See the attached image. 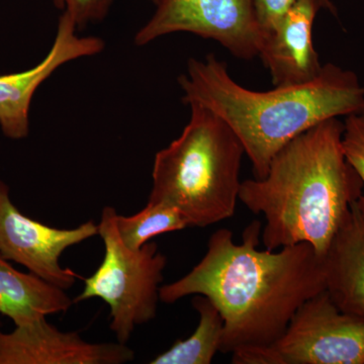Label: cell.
<instances>
[{
    "label": "cell",
    "mask_w": 364,
    "mask_h": 364,
    "mask_svg": "<svg viewBox=\"0 0 364 364\" xmlns=\"http://www.w3.org/2000/svg\"><path fill=\"white\" fill-rule=\"evenodd\" d=\"M261 231L254 221L235 243L229 229L218 230L203 259L160 287L165 304L195 294L213 301L224 318L221 353L273 343L299 306L326 289L324 260L310 244L259 250Z\"/></svg>",
    "instance_id": "cell-1"
},
{
    "label": "cell",
    "mask_w": 364,
    "mask_h": 364,
    "mask_svg": "<svg viewBox=\"0 0 364 364\" xmlns=\"http://www.w3.org/2000/svg\"><path fill=\"white\" fill-rule=\"evenodd\" d=\"M344 124L327 119L275 154L262 178L242 181L239 200L262 215L268 250L308 243L324 257L363 183L345 157Z\"/></svg>",
    "instance_id": "cell-2"
},
{
    "label": "cell",
    "mask_w": 364,
    "mask_h": 364,
    "mask_svg": "<svg viewBox=\"0 0 364 364\" xmlns=\"http://www.w3.org/2000/svg\"><path fill=\"white\" fill-rule=\"evenodd\" d=\"M186 104L203 105L221 117L238 136L254 177L267 176L272 158L313 127L364 111V87L353 71L323 65L305 85L256 91L239 85L214 54L191 59L178 77Z\"/></svg>",
    "instance_id": "cell-3"
},
{
    "label": "cell",
    "mask_w": 364,
    "mask_h": 364,
    "mask_svg": "<svg viewBox=\"0 0 364 364\" xmlns=\"http://www.w3.org/2000/svg\"><path fill=\"white\" fill-rule=\"evenodd\" d=\"M178 138L160 150L152 170L149 203L181 210L189 227H208L233 217L245 155L224 121L198 104Z\"/></svg>",
    "instance_id": "cell-4"
},
{
    "label": "cell",
    "mask_w": 364,
    "mask_h": 364,
    "mask_svg": "<svg viewBox=\"0 0 364 364\" xmlns=\"http://www.w3.org/2000/svg\"><path fill=\"white\" fill-rule=\"evenodd\" d=\"M117 210H102L98 224L105 244L102 264L85 279V289L74 304L100 298L111 309V327L117 342L127 344L136 326L154 320L160 301V284L167 258L158 251L155 242L139 250L127 247L117 228Z\"/></svg>",
    "instance_id": "cell-5"
},
{
    "label": "cell",
    "mask_w": 364,
    "mask_h": 364,
    "mask_svg": "<svg viewBox=\"0 0 364 364\" xmlns=\"http://www.w3.org/2000/svg\"><path fill=\"white\" fill-rule=\"evenodd\" d=\"M234 364H364V320L340 310L328 291L309 299L273 343L232 353Z\"/></svg>",
    "instance_id": "cell-6"
},
{
    "label": "cell",
    "mask_w": 364,
    "mask_h": 364,
    "mask_svg": "<svg viewBox=\"0 0 364 364\" xmlns=\"http://www.w3.org/2000/svg\"><path fill=\"white\" fill-rule=\"evenodd\" d=\"M174 33L215 41L242 60L258 56L263 38L254 0H159L134 43L146 46Z\"/></svg>",
    "instance_id": "cell-7"
},
{
    "label": "cell",
    "mask_w": 364,
    "mask_h": 364,
    "mask_svg": "<svg viewBox=\"0 0 364 364\" xmlns=\"http://www.w3.org/2000/svg\"><path fill=\"white\" fill-rule=\"evenodd\" d=\"M95 235L100 230L93 221L74 229H57L26 217L11 202L9 186L0 181V255L4 259L66 291L79 275L62 267V254Z\"/></svg>",
    "instance_id": "cell-8"
},
{
    "label": "cell",
    "mask_w": 364,
    "mask_h": 364,
    "mask_svg": "<svg viewBox=\"0 0 364 364\" xmlns=\"http://www.w3.org/2000/svg\"><path fill=\"white\" fill-rule=\"evenodd\" d=\"M77 30L71 16L63 11L51 49L42 62L20 73L0 75V127L7 138L21 140L28 135L31 102L46 79L64 64L95 56L105 49L104 40L79 37Z\"/></svg>",
    "instance_id": "cell-9"
},
{
    "label": "cell",
    "mask_w": 364,
    "mask_h": 364,
    "mask_svg": "<svg viewBox=\"0 0 364 364\" xmlns=\"http://www.w3.org/2000/svg\"><path fill=\"white\" fill-rule=\"evenodd\" d=\"M135 358L127 344L90 343L62 332L46 318L0 331V364H124Z\"/></svg>",
    "instance_id": "cell-10"
},
{
    "label": "cell",
    "mask_w": 364,
    "mask_h": 364,
    "mask_svg": "<svg viewBox=\"0 0 364 364\" xmlns=\"http://www.w3.org/2000/svg\"><path fill=\"white\" fill-rule=\"evenodd\" d=\"M320 0H296L272 28L263 33L259 54L275 86L305 85L322 71L312 31Z\"/></svg>",
    "instance_id": "cell-11"
},
{
    "label": "cell",
    "mask_w": 364,
    "mask_h": 364,
    "mask_svg": "<svg viewBox=\"0 0 364 364\" xmlns=\"http://www.w3.org/2000/svg\"><path fill=\"white\" fill-rule=\"evenodd\" d=\"M363 196L350 210L325 254L326 291L340 310L364 320Z\"/></svg>",
    "instance_id": "cell-12"
},
{
    "label": "cell",
    "mask_w": 364,
    "mask_h": 364,
    "mask_svg": "<svg viewBox=\"0 0 364 364\" xmlns=\"http://www.w3.org/2000/svg\"><path fill=\"white\" fill-rule=\"evenodd\" d=\"M73 304L65 289L35 273L18 272L0 255V314L13 320L14 325L65 313Z\"/></svg>",
    "instance_id": "cell-13"
},
{
    "label": "cell",
    "mask_w": 364,
    "mask_h": 364,
    "mask_svg": "<svg viewBox=\"0 0 364 364\" xmlns=\"http://www.w3.org/2000/svg\"><path fill=\"white\" fill-rule=\"evenodd\" d=\"M191 303L200 316L196 331L188 338L176 341L168 350L152 359L151 364H210L220 352L224 331L221 313L202 294H195Z\"/></svg>",
    "instance_id": "cell-14"
},
{
    "label": "cell",
    "mask_w": 364,
    "mask_h": 364,
    "mask_svg": "<svg viewBox=\"0 0 364 364\" xmlns=\"http://www.w3.org/2000/svg\"><path fill=\"white\" fill-rule=\"evenodd\" d=\"M189 227L181 210L162 203H149L133 215H117V228L124 245L139 250L157 235Z\"/></svg>",
    "instance_id": "cell-15"
},
{
    "label": "cell",
    "mask_w": 364,
    "mask_h": 364,
    "mask_svg": "<svg viewBox=\"0 0 364 364\" xmlns=\"http://www.w3.org/2000/svg\"><path fill=\"white\" fill-rule=\"evenodd\" d=\"M342 145L345 157L358 172L364 186V111L347 116ZM364 205V196L363 198Z\"/></svg>",
    "instance_id": "cell-16"
},
{
    "label": "cell",
    "mask_w": 364,
    "mask_h": 364,
    "mask_svg": "<svg viewBox=\"0 0 364 364\" xmlns=\"http://www.w3.org/2000/svg\"><path fill=\"white\" fill-rule=\"evenodd\" d=\"M114 0H53L54 6L67 13L76 23L78 30L90 23H98L107 18Z\"/></svg>",
    "instance_id": "cell-17"
},
{
    "label": "cell",
    "mask_w": 364,
    "mask_h": 364,
    "mask_svg": "<svg viewBox=\"0 0 364 364\" xmlns=\"http://www.w3.org/2000/svg\"><path fill=\"white\" fill-rule=\"evenodd\" d=\"M296 0H254L256 14L262 32L272 28L293 6Z\"/></svg>",
    "instance_id": "cell-18"
},
{
    "label": "cell",
    "mask_w": 364,
    "mask_h": 364,
    "mask_svg": "<svg viewBox=\"0 0 364 364\" xmlns=\"http://www.w3.org/2000/svg\"><path fill=\"white\" fill-rule=\"evenodd\" d=\"M320 1L323 7H324V9L331 11L332 14H336V9H335V6H333L331 0H320Z\"/></svg>",
    "instance_id": "cell-19"
},
{
    "label": "cell",
    "mask_w": 364,
    "mask_h": 364,
    "mask_svg": "<svg viewBox=\"0 0 364 364\" xmlns=\"http://www.w3.org/2000/svg\"><path fill=\"white\" fill-rule=\"evenodd\" d=\"M151 1H152L153 4H154L155 6H156V4H158V1H159V0H151Z\"/></svg>",
    "instance_id": "cell-20"
},
{
    "label": "cell",
    "mask_w": 364,
    "mask_h": 364,
    "mask_svg": "<svg viewBox=\"0 0 364 364\" xmlns=\"http://www.w3.org/2000/svg\"><path fill=\"white\" fill-rule=\"evenodd\" d=\"M1 325H2V323H1V322H0V327H1Z\"/></svg>",
    "instance_id": "cell-21"
}]
</instances>
